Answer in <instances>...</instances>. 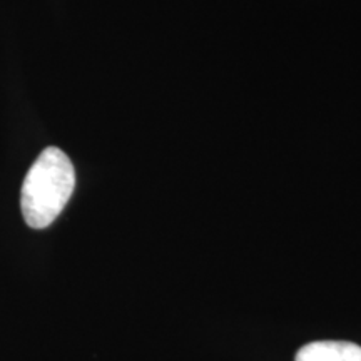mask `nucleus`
<instances>
[{
	"mask_svg": "<svg viewBox=\"0 0 361 361\" xmlns=\"http://www.w3.org/2000/svg\"><path fill=\"white\" fill-rule=\"evenodd\" d=\"M75 188V171L69 156L59 147L40 152L27 173L20 191V207L25 223L44 229L59 218Z\"/></svg>",
	"mask_w": 361,
	"mask_h": 361,
	"instance_id": "f257e3e1",
	"label": "nucleus"
},
{
	"mask_svg": "<svg viewBox=\"0 0 361 361\" xmlns=\"http://www.w3.org/2000/svg\"><path fill=\"white\" fill-rule=\"evenodd\" d=\"M296 361H361V346L348 341H314L298 351Z\"/></svg>",
	"mask_w": 361,
	"mask_h": 361,
	"instance_id": "f03ea898",
	"label": "nucleus"
}]
</instances>
